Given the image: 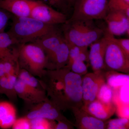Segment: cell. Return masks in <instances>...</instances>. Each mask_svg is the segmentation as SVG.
I'll use <instances>...</instances> for the list:
<instances>
[{"instance_id":"1","label":"cell","mask_w":129,"mask_h":129,"mask_svg":"<svg viewBox=\"0 0 129 129\" xmlns=\"http://www.w3.org/2000/svg\"><path fill=\"white\" fill-rule=\"evenodd\" d=\"M40 79L48 99L61 111L83 107L82 76L65 66L59 69H46Z\"/></svg>"},{"instance_id":"2","label":"cell","mask_w":129,"mask_h":129,"mask_svg":"<svg viewBox=\"0 0 129 129\" xmlns=\"http://www.w3.org/2000/svg\"><path fill=\"white\" fill-rule=\"evenodd\" d=\"M93 21L68 19L61 29L65 40L78 46L88 47L100 39L104 36V29L99 28Z\"/></svg>"},{"instance_id":"3","label":"cell","mask_w":129,"mask_h":129,"mask_svg":"<svg viewBox=\"0 0 129 129\" xmlns=\"http://www.w3.org/2000/svg\"><path fill=\"white\" fill-rule=\"evenodd\" d=\"M57 27L29 17H18L14 16L8 32L17 45L32 42Z\"/></svg>"},{"instance_id":"4","label":"cell","mask_w":129,"mask_h":129,"mask_svg":"<svg viewBox=\"0 0 129 129\" xmlns=\"http://www.w3.org/2000/svg\"><path fill=\"white\" fill-rule=\"evenodd\" d=\"M18 59L21 68L41 78L46 69L47 58L40 47L32 42L18 44Z\"/></svg>"},{"instance_id":"5","label":"cell","mask_w":129,"mask_h":129,"mask_svg":"<svg viewBox=\"0 0 129 129\" xmlns=\"http://www.w3.org/2000/svg\"><path fill=\"white\" fill-rule=\"evenodd\" d=\"M104 31L107 38L104 55V71L129 74V57L115 41L113 36L107 29Z\"/></svg>"},{"instance_id":"6","label":"cell","mask_w":129,"mask_h":129,"mask_svg":"<svg viewBox=\"0 0 129 129\" xmlns=\"http://www.w3.org/2000/svg\"><path fill=\"white\" fill-rule=\"evenodd\" d=\"M69 20L104 19L108 10V0H75Z\"/></svg>"},{"instance_id":"7","label":"cell","mask_w":129,"mask_h":129,"mask_svg":"<svg viewBox=\"0 0 129 129\" xmlns=\"http://www.w3.org/2000/svg\"><path fill=\"white\" fill-rule=\"evenodd\" d=\"M30 17L48 25L63 24L68 20L67 14L58 11L40 0H36Z\"/></svg>"},{"instance_id":"8","label":"cell","mask_w":129,"mask_h":129,"mask_svg":"<svg viewBox=\"0 0 129 129\" xmlns=\"http://www.w3.org/2000/svg\"><path fill=\"white\" fill-rule=\"evenodd\" d=\"M25 117L29 119L42 118L48 120L72 123L63 115L61 110L49 99L29 107Z\"/></svg>"},{"instance_id":"9","label":"cell","mask_w":129,"mask_h":129,"mask_svg":"<svg viewBox=\"0 0 129 129\" xmlns=\"http://www.w3.org/2000/svg\"><path fill=\"white\" fill-rule=\"evenodd\" d=\"M86 74L82 77V96L83 106H86L96 99L99 88L106 82L104 73Z\"/></svg>"},{"instance_id":"10","label":"cell","mask_w":129,"mask_h":129,"mask_svg":"<svg viewBox=\"0 0 129 129\" xmlns=\"http://www.w3.org/2000/svg\"><path fill=\"white\" fill-rule=\"evenodd\" d=\"M15 90L17 96L22 99L29 107L48 98L45 90L30 86L18 78L15 84Z\"/></svg>"},{"instance_id":"11","label":"cell","mask_w":129,"mask_h":129,"mask_svg":"<svg viewBox=\"0 0 129 129\" xmlns=\"http://www.w3.org/2000/svg\"><path fill=\"white\" fill-rule=\"evenodd\" d=\"M107 29L113 36L129 34V17L122 12L108 9L104 19Z\"/></svg>"},{"instance_id":"12","label":"cell","mask_w":129,"mask_h":129,"mask_svg":"<svg viewBox=\"0 0 129 129\" xmlns=\"http://www.w3.org/2000/svg\"><path fill=\"white\" fill-rule=\"evenodd\" d=\"M107 42V38L104 31L103 37L90 46L89 62L94 73L105 72L104 58Z\"/></svg>"},{"instance_id":"13","label":"cell","mask_w":129,"mask_h":129,"mask_svg":"<svg viewBox=\"0 0 129 129\" xmlns=\"http://www.w3.org/2000/svg\"><path fill=\"white\" fill-rule=\"evenodd\" d=\"M64 40L61 30L57 27L32 43L37 44L41 47L47 58L52 55Z\"/></svg>"},{"instance_id":"14","label":"cell","mask_w":129,"mask_h":129,"mask_svg":"<svg viewBox=\"0 0 129 129\" xmlns=\"http://www.w3.org/2000/svg\"><path fill=\"white\" fill-rule=\"evenodd\" d=\"M36 0H0V8L18 17H30Z\"/></svg>"},{"instance_id":"15","label":"cell","mask_w":129,"mask_h":129,"mask_svg":"<svg viewBox=\"0 0 129 129\" xmlns=\"http://www.w3.org/2000/svg\"><path fill=\"white\" fill-rule=\"evenodd\" d=\"M76 119L75 127L79 129H106V122L98 119L82 108H72Z\"/></svg>"},{"instance_id":"16","label":"cell","mask_w":129,"mask_h":129,"mask_svg":"<svg viewBox=\"0 0 129 129\" xmlns=\"http://www.w3.org/2000/svg\"><path fill=\"white\" fill-rule=\"evenodd\" d=\"M93 117L106 121L109 119L115 112V106L114 103L106 104L97 99L81 108Z\"/></svg>"},{"instance_id":"17","label":"cell","mask_w":129,"mask_h":129,"mask_svg":"<svg viewBox=\"0 0 129 129\" xmlns=\"http://www.w3.org/2000/svg\"><path fill=\"white\" fill-rule=\"evenodd\" d=\"M69 52L68 45L64 39L52 55L47 58L46 69H59L67 66Z\"/></svg>"},{"instance_id":"18","label":"cell","mask_w":129,"mask_h":129,"mask_svg":"<svg viewBox=\"0 0 129 129\" xmlns=\"http://www.w3.org/2000/svg\"><path fill=\"white\" fill-rule=\"evenodd\" d=\"M16 111L14 106L6 101L0 102V127L7 129L12 127L16 120Z\"/></svg>"},{"instance_id":"19","label":"cell","mask_w":129,"mask_h":129,"mask_svg":"<svg viewBox=\"0 0 129 129\" xmlns=\"http://www.w3.org/2000/svg\"><path fill=\"white\" fill-rule=\"evenodd\" d=\"M18 76L16 74L8 75L0 78V94H5L12 100L17 99L15 85Z\"/></svg>"},{"instance_id":"20","label":"cell","mask_w":129,"mask_h":129,"mask_svg":"<svg viewBox=\"0 0 129 129\" xmlns=\"http://www.w3.org/2000/svg\"><path fill=\"white\" fill-rule=\"evenodd\" d=\"M104 75L106 83L113 90L129 83V74L107 71L105 72Z\"/></svg>"},{"instance_id":"21","label":"cell","mask_w":129,"mask_h":129,"mask_svg":"<svg viewBox=\"0 0 129 129\" xmlns=\"http://www.w3.org/2000/svg\"><path fill=\"white\" fill-rule=\"evenodd\" d=\"M67 42L69 48V52L68 62L66 67H69L72 62L75 60L89 62V51L88 50V47L78 46Z\"/></svg>"},{"instance_id":"22","label":"cell","mask_w":129,"mask_h":129,"mask_svg":"<svg viewBox=\"0 0 129 129\" xmlns=\"http://www.w3.org/2000/svg\"><path fill=\"white\" fill-rule=\"evenodd\" d=\"M17 45L15 40L8 32L0 33V59L8 56L13 52L11 47Z\"/></svg>"},{"instance_id":"23","label":"cell","mask_w":129,"mask_h":129,"mask_svg":"<svg viewBox=\"0 0 129 129\" xmlns=\"http://www.w3.org/2000/svg\"><path fill=\"white\" fill-rule=\"evenodd\" d=\"M113 90L106 82L99 88L96 99L104 104H109L113 103Z\"/></svg>"},{"instance_id":"24","label":"cell","mask_w":129,"mask_h":129,"mask_svg":"<svg viewBox=\"0 0 129 129\" xmlns=\"http://www.w3.org/2000/svg\"><path fill=\"white\" fill-rule=\"evenodd\" d=\"M31 129H54L55 123L54 120L42 118H36L30 119Z\"/></svg>"},{"instance_id":"25","label":"cell","mask_w":129,"mask_h":129,"mask_svg":"<svg viewBox=\"0 0 129 129\" xmlns=\"http://www.w3.org/2000/svg\"><path fill=\"white\" fill-rule=\"evenodd\" d=\"M56 9L58 11L67 14L71 8L68 0H40Z\"/></svg>"},{"instance_id":"26","label":"cell","mask_w":129,"mask_h":129,"mask_svg":"<svg viewBox=\"0 0 129 129\" xmlns=\"http://www.w3.org/2000/svg\"><path fill=\"white\" fill-rule=\"evenodd\" d=\"M129 118L120 117L107 121L106 129H129Z\"/></svg>"},{"instance_id":"27","label":"cell","mask_w":129,"mask_h":129,"mask_svg":"<svg viewBox=\"0 0 129 129\" xmlns=\"http://www.w3.org/2000/svg\"><path fill=\"white\" fill-rule=\"evenodd\" d=\"M108 8L109 10L122 12L129 17V4L123 0H108Z\"/></svg>"},{"instance_id":"28","label":"cell","mask_w":129,"mask_h":129,"mask_svg":"<svg viewBox=\"0 0 129 129\" xmlns=\"http://www.w3.org/2000/svg\"><path fill=\"white\" fill-rule=\"evenodd\" d=\"M68 68L72 72L81 76L84 75L88 73V68L84 62L80 60L74 61Z\"/></svg>"},{"instance_id":"29","label":"cell","mask_w":129,"mask_h":129,"mask_svg":"<svg viewBox=\"0 0 129 129\" xmlns=\"http://www.w3.org/2000/svg\"><path fill=\"white\" fill-rule=\"evenodd\" d=\"M12 127L14 129H31L30 120L25 117L16 119Z\"/></svg>"},{"instance_id":"30","label":"cell","mask_w":129,"mask_h":129,"mask_svg":"<svg viewBox=\"0 0 129 129\" xmlns=\"http://www.w3.org/2000/svg\"><path fill=\"white\" fill-rule=\"evenodd\" d=\"M115 106V112L120 117L129 118V104H120Z\"/></svg>"},{"instance_id":"31","label":"cell","mask_w":129,"mask_h":129,"mask_svg":"<svg viewBox=\"0 0 129 129\" xmlns=\"http://www.w3.org/2000/svg\"><path fill=\"white\" fill-rule=\"evenodd\" d=\"M114 39L124 51L126 55L129 57V39H116L114 37Z\"/></svg>"},{"instance_id":"32","label":"cell","mask_w":129,"mask_h":129,"mask_svg":"<svg viewBox=\"0 0 129 129\" xmlns=\"http://www.w3.org/2000/svg\"><path fill=\"white\" fill-rule=\"evenodd\" d=\"M9 16L4 10L0 8V33L4 32L9 19Z\"/></svg>"},{"instance_id":"33","label":"cell","mask_w":129,"mask_h":129,"mask_svg":"<svg viewBox=\"0 0 129 129\" xmlns=\"http://www.w3.org/2000/svg\"><path fill=\"white\" fill-rule=\"evenodd\" d=\"M74 126H75V125L73 123L59 121L57 123H56L54 129H74Z\"/></svg>"},{"instance_id":"34","label":"cell","mask_w":129,"mask_h":129,"mask_svg":"<svg viewBox=\"0 0 129 129\" xmlns=\"http://www.w3.org/2000/svg\"><path fill=\"white\" fill-rule=\"evenodd\" d=\"M68 1L70 6L71 7H72L73 6L75 0H68Z\"/></svg>"},{"instance_id":"35","label":"cell","mask_w":129,"mask_h":129,"mask_svg":"<svg viewBox=\"0 0 129 129\" xmlns=\"http://www.w3.org/2000/svg\"><path fill=\"white\" fill-rule=\"evenodd\" d=\"M123 1H124L125 2H126V3L129 4V0H123Z\"/></svg>"}]
</instances>
